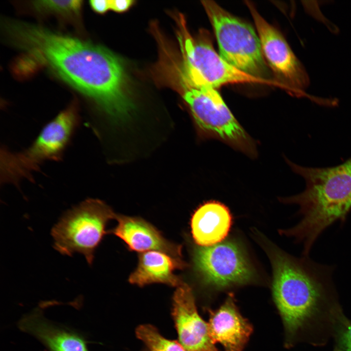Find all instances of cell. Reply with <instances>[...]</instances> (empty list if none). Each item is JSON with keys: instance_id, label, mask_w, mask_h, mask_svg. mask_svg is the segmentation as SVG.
<instances>
[{"instance_id": "20", "label": "cell", "mask_w": 351, "mask_h": 351, "mask_svg": "<svg viewBox=\"0 0 351 351\" xmlns=\"http://www.w3.org/2000/svg\"><path fill=\"white\" fill-rule=\"evenodd\" d=\"M110 9L117 12H123L127 11L134 2L132 0H110Z\"/></svg>"}, {"instance_id": "10", "label": "cell", "mask_w": 351, "mask_h": 351, "mask_svg": "<svg viewBox=\"0 0 351 351\" xmlns=\"http://www.w3.org/2000/svg\"><path fill=\"white\" fill-rule=\"evenodd\" d=\"M193 259L195 269L204 282L215 288L245 284L253 277L244 254L232 242L197 247Z\"/></svg>"}, {"instance_id": "19", "label": "cell", "mask_w": 351, "mask_h": 351, "mask_svg": "<svg viewBox=\"0 0 351 351\" xmlns=\"http://www.w3.org/2000/svg\"><path fill=\"white\" fill-rule=\"evenodd\" d=\"M336 330L335 351H351V321L344 317Z\"/></svg>"}, {"instance_id": "11", "label": "cell", "mask_w": 351, "mask_h": 351, "mask_svg": "<svg viewBox=\"0 0 351 351\" xmlns=\"http://www.w3.org/2000/svg\"><path fill=\"white\" fill-rule=\"evenodd\" d=\"M172 315L179 342L187 351H218L210 338L208 323L197 312L192 290L184 282L174 293Z\"/></svg>"}, {"instance_id": "12", "label": "cell", "mask_w": 351, "mask_h": 351, "mask_svg": "<svg viewBox=\"0 0 351 351\" xmlns=\"http://www.w3.org/2000/svg\"><path fill=\"white\" fill-rule=\"evenodd\" d=\"M210 338L220 343L226 351H242L252 332V327L237 309L234 297L230 294L217 310L209 311Z\"/></svg>"}, {"instance_id": "17", "label": "cell", "mask_w": 351, "mask_h": 351, "mask_svg": "<svg viewBox=\"0 0 351 351\" xmlns=\"http://www.w3.org/2000/svg\"><path fill=\"white\" fill-rule=\"evenodd\" d=\"M136 334L151 351H187L179 342L165 338L150 325L139 326L136 330Z\"/></svg>"}, {"instance_id": "3", "label": "cell", "mask_w": 351, "mask_h": 351, "mask_svg": "<svg viewBox=\"0 0 351 351\" xmlns=\"http://www.w3.org/2000/svg\"><path fill=\"white\" fill-rule=\"evenodd\" d=\"M286 161L304 178L306 187L301 193L282 199L297 204L302 215L296 226L283 233L302 242L304 254L308 255L321 233L335 221H343L351 210V157L339 165L324 168Z\"/></svg>"}, {"instance_id": "7", "label": "cell", "mask_w": 351, "mask_h": 351, "mask_svg": "<svg viewBox=\"0 0 351 351\" xmlns=\"http://www.w3.org/2000/svg\"><path fill=\"white\" fill-rule=\"evenodd\" d=\"M117 216L102 200L85 199L67 211L52 228L55 249L63 255L81 254L91 265L107 223Z\"/></svg>"}, {"instance_id": "2", "label": "cell", "mask_w": 351, "mask_h": 351, "mask_svg": "<svg viewBox=\"0 0 351 351\" xmlns=\"http://www.w3.org/2000/svg\"><path fill=\"white\" fill-rule=\"evenodd\" d=\"M273 297L289 337L315 335L326 326L336 328L343 314L333 296L328 269L308 259L296 260L280 253L273 254Z\"/></svg>"}, {"instance_id": "9", "label": "cell", "mask_w": 351, "mask_h": 351, "mask_svg": "<svg viewBox=\"0 0 351 351\" xmlns=\"http://www.w3.org/2000/svg\"><path fill=\"white\" fill-rule=\"evenodd\" d=\"M246 3L257 30L263 57L277 81L292 96L308 97L305 90L309 85L310 79L303 65L282 34L261 16L251 2Z\"/></svg>"}, {"instance_id": "6", "label": "cell", "mask_w": 351, "mask_h": 351, "mask_svg": "<svg viewBox=\"0 0 351 351\" xmlns=\"http://www.w3.org/2000/svg\"><path fill=\"white\" fill-rule=\"evenodd\" d=\"M201 2L214 29L221 58L240 71L265 78L268 72L265 60L259 37L252 26L213 0Z\"/></svg>"}, {"instance_id": "4", "label": "cell", "mask_w": 351, "mask_h": 351, "mask_svg": "<svg viewBox=\"0 0 351 351\" xmlns=\"http://www.w3.org/2000/svg\"><path fill=\"white\" fill-rule=\"evenodd\" d=\"M160 74L182 96L200 137L219 139L250 156H256L254 140L215 88L195 70L180 60H173L164 66Z\"/></svg>"}, {"instance_id": "18", "label": "cell", "mask_w": 351, "mask_h": 351, "mask_svg": "<svg viewBox=\"0 0 351 351\" xmlns=\"http://www.w3.org/2000/svg\"><path fill=\"white\" fill-rule=\"evenodd\" d=\"M33 7L38 11L63 16L79 15L82 8V1L69 0H37L32 2Z\"/></svg>"}, {"instance_id": "16", "label": "cell", "mask_w": 351, "mask_h": 351, "mask_svg": "<svg viewBox=\"0 0 351 351\" xmlns=\"http://www.w3.org/2000/svg\"><path fill=\"white\" fill-rule=\"evenodd\" d=\"M186 266L179 258L166 253L158 251L145 252L140 254L137 267L130 275L129 281L139 286L162 283L177 287L183 282L174 272Z\"/></svg>"}, {"instance_id": "1", "label": "cell", "mask_w": 351, "mask_h": 351, "mask_svg": "<svg viewBox=\"0 0 351 351\" xmlns=\"http://www.w3.org/2000/svg\"><path fill=\"white\" fill-rule=\"evenodd\" d=\"M3 28L10 42L22 52L21 66L47 68L113 119L132 113L124 64L106 48L19 21L8 20Z\"/></svg>"}, {"instance_id": "8", "label": "cell", "mask_w": 351, "mask_h": 351, "mask_svg": "<svg viewBox=\"0 0 351 351\" xmlns=\"http://www.w3.org/2000/svg\"><path fill=\"white\" fill-rule=\"evenodd\" d=\"M177 20V36L182 59L214 88L227 84L256 83L274 86L286 90L285 86L277 80L250 75L230 64L214 49L208 31L202 29L193 37L188 31L183 17L179 16Z\"/></svg>"}, {"instance_id": "21", "label": "cell", "mask_w": 351, "mask_h": 351, "mask_svg": "<svg viewBox=\"0 0 351 351\" xmlns=\"http://www.w3.org/2000/svg\"><path fill=\"white\" fill-rule=\"evenodd\" d=\"M91 7L99 14H103L110 9V0H91L89 1Z\"/></svg>"}, {"instance_id": "14", "label": "cell", "mask_w": 351, "mask_h": 351, "mask_svg": "<svg viewBox=\"0 0 351 351\" xmlns=\"http://www.w3.org/2000/svg\"><path fill=\"white\" fill-rule=\"evenodd\" d=\"M117 225L112 233L132 250L160 251L175 257L181 255V246L166 239L154 226L136 217L117 215Z\"/></svg>"}, {"instance_id": "13", "label": "cell", "mask_w": 351, "mask_h": 351, "mask_svg": "<svg viewBox=\"0 0 351 351\" xmlns=\"http://www.w3.org/2000/svg\"><path fill=\"white\" fill-rule=\"evenodd\" d=\"M18 326L20 330L38 339L49 351H89L88 342L82 334L46 319L40 308L24 315Z\"/></svg>"}, {"instance_id": "5", "label": "cell", "mask_w": 351, "mask_h": 351, "mask_svg": "<svg viewBox=\"0 0 351 351\" xmlns=\"http://www.w3.org/2000/svg\"><path fill=\"white\" fill-rule=\"evenodd\" d=\"M77 103L72 102L46 124L27 148L13 152L0 148L1 184L19 187L24 180L33 182L34 174L45 162L62 160L64 153L80 122Z\"/></svg>"}, {"instance_id": "15", "label": "cell", "mask_w": 351, "mask_h": 351, "mask_svg": "<svg viewBox=\"0 0 351 351\" xmlns=\"http://www.w3.org/2000/svg\"><path fill=\"white\" fill-rule=\"evenodd\" d=\"M231 223L230 211L224 205L215 201L207 202L200 206L192 216L193 238L202 247L216 244L227 236Z\"/></svg>"}]
</instances>
